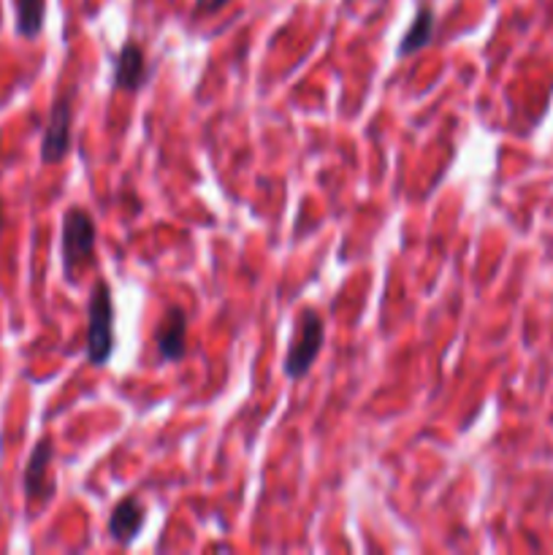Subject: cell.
<instances>
[{
  "mask_svg": "<svg viewBox=\"0 0 553 555\" xmlns=\"http://www.w3.org/2000/svg\"><path fill=\"white\" fill-rule=\"evenodd\" d=\"M114 352V298L106 280L92 285L87 304V361L92 366H106Z\"/></svg>",
  "mask_w": 553,
  "mask_h": 555,
  "instance_id": "obj_1",
  "label": "cell"
},
{
  "mask_svg": "<svg viewBox=\"0 0 553 555\" xmlns=\"http://www.w3.org/2000/svg\"><path fill=\"white\" fill-rule=\"evenodd\" d=\"M323 336H325V323L314 309H304L301 318L296 320V331H293V339L287 345L285 352V377L301 379L307 377L309 369L318 361L320 350H323Z\"/></svg>",
  "mask_w": 553,
  "mask_h": 555,
  "instance_id": "obj_2",
  "label": "cell"
},
{
  "mask_svg": "<svg viewBox=\"0 0 553 555\" xmlns=\"http://www.w3.org/2000/svg\"><path fill=\"white\" fill-rule=\"evenodd\" d=\"M95 220L81 206H70L63 215V271L74 280L76 269L90 266L95 258Z\"/></svg>",
  "mask_w": 553,
  "mask_h": 555,
  "instance_id": "obj_3",
  "label": "cell"
},
{
  "mask_svg": "<svg viewBox=\"0 0 553 555\" xmlns=\"http://www.w3.org/2000/svg\"><path fill=\"white\" fill-rule=\"evenodd\" d=\"M70 122H74V106H70V98L63 95L54 101L52 114H49L47 130H43L41 141V163L43 166H52L60 163L70 150Z\"/></svg>",
  "mask_w": 553,
  "mask_h": 555,
  "instance_id": "obj_4",
  "label": "cell"
},
{
  "mask_svg": "<svg viewBox=\"0 0 553 555\" xmlns=\"http://www.w3.org/2000/svg\"><path fill=\"white\" fill-rule=\"evenodd\" d=\"M155 347L160 361H182L188 356V312L182 307H168L163 314L155 328Z\"/></svg>",
  "mask_w": 553,
  "mask_h": 555,
  "instance_id": "obj_5",
  "label": "cell"
},
{
  "mask_svg": "<svg viewBox=\"0 0 553 555\" xmlns=\"http://www.w3.org/2000/svg\"><path fill=\"white\" fill-rule=\"evenodd\" d=\"M146 85V54L136 41H125L114 57V87L123 92H139Z\"/></svg>",
  "mask_w": 553,
  "mask_h": 555,
  "instance_id": "obj_6",
  "label": "cell"
},
{
  "mask_svg": "<svg viewBox=\"0 0 553 555\" xmlns=\"http://www.w3.org/2000/svg\"><path fill=\"white\" fill-rule=\"evenodd\" d=\"M146 520L144 504L139 502V496H125L123 502H117V507L108 515V537L119 545H133L136 537L141 534Z\"/></svg>",
  "mask_w": 553,
  "mask_h": 555,
  "instance_id": "obj_7",
  "label": "cell"
},
{
  "mask_svg": "<svg viewBox=\"0 0 553 555\" xmlns=\"http://www.w3.org/2000/svg\"><path fill=\"white\" fill-rule=\"evenodd\" d=\"M54 459V448L49 439H41L33 450L30 461H27V469H25V496L30 502H47L52 496V482H49V464Z\"/></svg>",
  "mask_w": 553,
  "mask_h": 555,
  "instance_id": "obj_8",
  "label": "cell"
},
{
  "mask_svg": "<svg viewBox=\"0 0 553 555\" xmlns=\"http://www.w3.org/2000/svg\"><path fill=\"white\" fill-rule=\"evenodd\" d=\"M432 36H434V11L432 5L423 3L417 5L415 20H412V25L407 27L399 47H396V57H412V54L421 52V49H426L428 43H432Z\"/></svg>",
  "mask_w": 553,
  "mask_h": 555,
  "instance_id": "obj_9",
  "label": "cell"
},
{
  "mask_svg": "<svg viewBox=\"0 0 553 555\" xmlns=\"http://www.w3.org/2000/svg\"><path fill=\"white\" fill-rule=\"evenodd\" d=\"M16 9V33L25 38H36L43 30L47 16V0H14Z\"/></svg>",
  "mask_w": 553,
  "mask_h": 555,
  "instance_id": "obj_10",
  "label": "cell"
},
{
  "mask_svg": "<svg viewBox=\"0 0 553 555\" xmlns=\"http://www.w3.org/2000/svg\"><path fill=\"white\" fill-rule=\"evenodd\" d=\"M231 0H195V14H215V11L226 9Z\"/></svg>",
  "mask_w": 553,
  "mask_h": 555,
  "instance_id": "obj_11",
  "label": "cell"
},
{
  "mask_svg": "<svg viewBox=\"0 0 553 555\" xmlns=\"http://www.w3.org/2000/svg\"><path fill=\"white\" fill-rule=\"evenodd\" d=\"M0 231H3V209H0Z\"/></svg>",
  "mask_w": 553,
  "mask_h": 555,
  "instance_id": "obj_12",
  "label": "cell"
}]
</instances>
